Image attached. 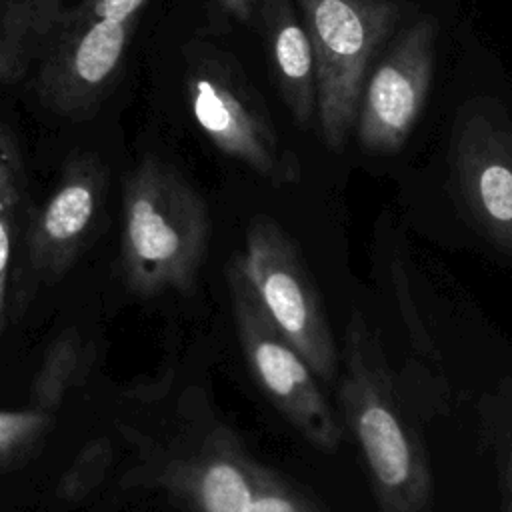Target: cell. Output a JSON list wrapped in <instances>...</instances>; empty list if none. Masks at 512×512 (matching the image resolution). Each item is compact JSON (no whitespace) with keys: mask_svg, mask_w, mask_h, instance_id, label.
<instances>
[{"mask_svg":"<svg viewBox=\"0 0 512 512\" xmlns=\"http://www.w3.org/2000/svg\"><path fill=\"white\" fill-rule=\"evenodd\" d=\"M338 396L380 512H434L426 452L400 404L380 340L360 312L350 316L346 328Z\"/></svg>","mask_w":512,"mask_h":512,"instance_id":"cell-1","label":"cell"},{"mask_svg":"<svg viewBox=\"0 0 512 512\" xmlns=\"http://www.w3.org/2000/svg\"><path fill=\"white\" fill-rule=\"evenodd\" d=\"M210 218L202 196L172 166L146 158L122 192L120 266L138 296L188 290L202 266Z\"/></svg>","mask_w":512,"mask_h":512,"instance_id":"cell-2","label":"cell"},{"mask_svg":"<svg viewBox=\"0 0 512 512\" xmlns=\"http://www.w3.org/2000/svg\"><path fill=\"white\" fill-rule=\"evenodd\" d=\"M316 64V118L340 148L356 122L368 66L398 20L392 0H298Z\"/></svg>","mask_w":512,"mask_h":512,"instance_id":"cell-3","label":"cell"},{"mask_svg":"<svg viewBox=\"0 0 512 512\" xmlns=\"http://www.w3.org/2000/svg\"><path fill=\"white\" fill-rule=\"evenodd\" d=\"M226 278L240 346L258 386L308 444L336 452L344 434L318 378L274 326L236 256L228 264Z\"/></svg>","mask_w":512,"mask_h":512,"instance_id":"cell-4","label":"cell"},{"mask_svg":"<svg viewBox=\"0 0 512 512\" xmlns=\"http://www.w3.org/2000/svg\"><path fill=\"white\" fill-rule=\"evenodd\" d=\"M266 314L306 360L320 382H332L338 352L316 284L288 234L270 218H256L246 250L236 256Z\"/></svg>","mask_w":512,"mask_h":512,"instance_id":"cell-5","label":"cell"},{"mask_svg":"<svg viewBox=\"0 0 512 512\" xmlns=\"http://www.w3.org/2000/svg\"><path fill=\"white\" fill-rule=\"evenodd\" d=\"M448 168L454 196L472 226L512 254V122L498 100L474 98L458 110Z\"/></svg>","mask_w":512,"mask_h":512,"instance_id":"cell-6","label":"cell"},{"mask_svg":"<svg viewBox=\"0 0 512 512\" xmlns=\"http://www.w3.org/2000/svg\"><path fill=\"white\" fill-rule=\"evenodd\" d=\"M190 112L206 138L276 186L300 180V162L278 140L270 116L244 76L220 58H202L186 76Z\"/></svg>","mask_w":512,"mask_h":512,"instance_id":"cell-7","label":"cell"},{"mask_svg":"<svg viewBox=\"0 0 512 512\" xmlns=\"http://www.w3.org/2000/svg\"><path fill=\"white\" fill-rule=\"evenodd\" d=\"M436 24L424 18L410 26L366 78L358 112V142L372 154L402 148L418 122L434 72Z\"/></svg>","mask_w":512,"mask_h":512,"instance_id":"cell-8","label":"cell"},{"mask_svg":"<svg viewBox=\"0 0 512 512\" xmlns=\"http://www.w3.org/2000/svg\"><path fill=\"white\" fill-rule=\"evenodd\" d=\"M132 20L72 18L42 58L44 100L60 112H78L94 104L112 84L128 48Z\"/></svg>","mask_w":512,"mask_h":512,"instance_id":"cell-9","label":"cell"},{"mask_svg":"<svg viewBox=\"0 0 512 512\" xmlns=\"http://www.w3.org/2000/svg\"><path fill=\"white\" fill-rule=\"evenodd\" d=\"M258 468L260 462L246 452L236 434L220 426L190 454L174 460L162 484L192 512H244Z\"/></svg>","mask_w":512,"mask_h":512,"instance_id":"cell-10","label":"cell"},{"mask_svg":"<svg viewBox=\"0 0 512 512\" xmlns=\"http://www.w3.org/2000/svg\"><path fill=\"white\" fill-rule=\"evenodd\" d=\"M104 192V170L92 156L74 158L40 206L30 228V256L38 270L64 274L92 230Z\"/></svg>","mask_w":512,"mask_h":512,"instance_id":"cell-11","label":"cell"},{"mask_svg":"<svg viewBox=\"0 0 512 512\" xmlns=\"http://www.w3.org/2000/svg\"><path fill=\"white\" fill-rule=\"evenodd\" d=\"M256 14L266 36L278 90L292 120L300 128L312 126L318 110L316 64L304 24L290 0H258Z\"/></svg>","mask_w":512,"mask_h":512,"instance_id":"cell-12","label":"cell"},{"mask_svg":"<svg viewBox=\"0 0 512 512\" xmlns=\"http://www.w3.org/2000/svg\"><path fill=\"white\" fill-rule=\"evenodd\" d=\"M64 20L62 0H0V82L20 80L42 60Z\"/></svg>","mask_w":512,"mask_h":512,"instance_id":"cell-13","label":"cell"},{"mask_svg":"<svg viewBox=\"0 0 512 512\" xmlns=\"http://www.w3.org/2000/svg\"><path fill=\"white\" fill-rule=\"evenodd\" d=\"M22 200V164L12 136L0 128V332L6 322V300L12 250Z\"/></svg>","mask_w":512,"mask_h":512,"instance_id":"cell-14","label":"cell"},{"mask_svg":"<svg viewBox=\"0 0 512 512\" xmlns=\"http://www.w3.org/2000/svg\"><path fill=\"white\" fill-rule=\"evenodd\" d=\"M244 512H324L268 466L258 468L256 486Z\"/></svg>","mask_w":512,"mask_h":512,"instance_id":"cell-15","label":"cell"},{"mask_svg":"<svg viewBox=\"0 0 512 512\" xmlns=\"http://www.w3.org/2000/svg\"><path fill=\"white\" fill-rule=\"evenodd\" d=\"M80 364V344L72 336H62L46 354L44 366L36 380L38 410L54 404L62 388Z\"/></svg>","mask_w":512,"mask_h":512,"instance_id":"cell-16","label":"cell"},{"mask_svg":"<svg viewBox=\"0 0 512 512\" xmlns=\"http://www.w3.org/2000/svg\"><path fill=\"white\" fill-rule=\"evenodd\" d=\"M48 424L46 410H0V464L28 448Z\"/></svg>","mask_w":512,"mask_h":512,"instance_id":"cell-17","label":"cell"},{"mask_svg":"<svg viewBox=\"0 0 512 512\" xmlns=\"http://www.w3.org/2000/svg\"><path fill=\"white\" fill-rule=\"evenodd\" d=\"M146 0H84L76 10H70L72 18H106V20H134V14Z\"/></svg>","mask_w":512,"mask_h":512,"instance_id":"cell-18","label":"cell"},{"mask_svg":"<svg viewBox=\"0 0 512 512\" xmlns=\"http://www.w3.org/2000/svg\"><path fill=\"white\" fill-rule=\"evenodd\" d=\"M218 10L238 22H252L258 0H216Z\"/></svg>","mask_w":512,"mask_h":512,"instance_id":"cell-19","label":"cell"},{"mask_svg":"<svg viewBox=\"0 0 512 512\" xmlns=\"http://www.w3.org/2000/svg\"><path fill=\"white\" fill-rule=\"evenodd\" d=\"M502 512H512V450H510V454H508V464H506V470H504Z\"/></svg>","mask_w":512,"mask_h":512,"instance_id":"cell-20","label":"cell"}]
</instances>
